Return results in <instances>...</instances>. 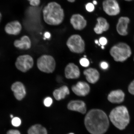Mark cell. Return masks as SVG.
Here are the masks:
<instances>
[{
    "instance_id": "cell-9",
    "label": "cell",
    "mask_w": 134,
    "mask_h": 134,
    "mask_svg": "<svg viewBox=\"0 0 134 134\" xmlns=\"http://www.w3.org/2000/svg\"><path fill=\"white\" fill-rule=\"evenodd\" d=\"M71 89L73 93L79 96L84 97L87 95L90 91V87L87 82L83 81L78 82L73 85Z\"/></svg>"
},
{
    "instance_id": "cell-21",
    "label": "cell",
    "mask_w": 134,
    "mask_h": 134,
    "mask_svg": "<svg viewBox=\"0 0 134 134\" xmlns=\"http://www.w3.org/2000/svg\"><path fill=\"white\" fill-rule=\"evenodd\" d=\"M28 134H47L46 129L41 125L35 124L31 126L28 129Z\"/></svg>"
},
{
    "instance_id": "cell-18",
    "label": "cell",
    "mask_w": 134,
    "mask_h": 134,
    "mask_svg": "<svg viewBox=\"0 0 134 134\" xmlns=\"http://www.w3.org/2000/svg\"><path fill=\"white\" fill-rule=\"evenodd\" d=\"M97 23L94 28V30L97 34H100L107 31L109 29L110 25L105 18L99 17L97 19Z\"/></svg>"
},
{
    "instance_id": "cell-34",
    "label": "cell",
    "mask_w": 134,
    "mask_h": 134,
    "mask_svg": "<svg viewBox=\"0 0 134 134\" xmlns=\"http://www.w3.org/2000/svg\"><path fill=\"white\" fill-rule=\"evenodd\" d=\"M70 3H73L75 1V0H67Z\"/></svg>"
},
{
    "instance_id": "cell-31",
    "label": "cell",
    "mask_w": 134,
    "mask_h": 134,
    "mask_svg": "<svg viewBox=\"0 0 134 134\" xmlns=\"http://www.w3.org/2000/svg\"><path fill=\"white\" fill-rule=\"evenodd\" d=\"M92 3L94 5H96L97 4V1L96 0H94L93 1Z\"/></svg>"
},
{
    "instance_id": "cell-29",
    "label": "cell",
    "mask_w": 134,
    "mask_h": 134,
    "mask_svg": "<svg viewBox=\"0 0 134 134\" xmlns=\"http://www.w3.org/2000/svg\"><path fill=\"white\" fill-rule=\"evenodd\" d=\"M30 2V4L33 6H38L40 3V0H28Z\"/></svg>"
},
{
    "instance_id": "cell-26",
    "label": "cell",
    "mask_w": 134,
    "mask_h": 134,
    "mask_svg": "<svg viewBox=\"0 0 134 134\" xmlns=\"http://www.w3.org/2000/svg\"><path fill=\"white\" fill-rule=\"evenodd\" d=\"M53 102L52 99L50 97H47L45 98L44 100V105L46 107L50 106Z\"/></svg>"
},
{
    "instance_id": "cell-32",
    "label": "cell",
    "mask_w": 134,
    "mask_h": 134,
    "mask_svg": "<svg viewBox=\"0 0 134 134\" xmlns=\"http://www.w3.org/2000/svg\"><path fill=\"white\" fill-rule=\"evenodd\" d=\"M95 42L96 44H98L99 46H100V44L99 43V41L97 40H96L95 41Z\"/></svg>"
},
{
    "instance_id": "cell-22",
    "label": "cell",
    "mask_w": 134,
    "mask_h": 134,
    "mask_svg": "<svg viewBox=\"0 0 134 134\" xmlns=\"http://www.w3.org/2000/svg\"><path fill=\"white\" fill-rule=\"evenodd\" d=\"M80 64L82 67H87L89 65L90 62L85 57L81 58L79 61Z\"/></svg>"
},
{
    "instance_id": "cell-14",
    "label": "cell",
    "mask_w": 134,
    "mask_h": 134,
    "mask_svg": "<svg viewBox=\"0 0 134 134\" xmlns=\"http://www.w3.org/2000/svg\"><path fill=\"white\" fill-rule=\"evenodd\" d=\"M65 75L68 79H77L80 75V71L78 67L74 63H70L68 64L65 69Z\"/></svg>"
},
{
    "instance_id": "cell-33",
    "label": "cell",
    "mask_w": 134,
    "mask_h": 134,
    "mask_svg": "<svg viewBox=\"0 0 134 134\" xmlns=\"http://www.w3.org/2000/svg\"><path fill=\"white\" fill-rule=\"evenodd\" d=\"M46 37H50V34L49 33H46Z\"/></svg>"
},
{
    "instance_id": "cell-1",
    "label": "cell",
    "mask_w": 134,
    "mask_h": 134,
    "mask_svg": "<svg viewBox=\"0 0 134 134\" xmlns=\"http://www.w3.org/2000/svg\"><path fill=\"white\" fill-rule=\"evenodd\" d=\"M110 122L108 115L103 110L93 109L86 114L84 124L91 134H104L109 128Z\"/></svg>"
},
{
    "instance_id": "cell-17",
    "label": "cell",
    "mask_w": 134,
    "mask_h": 134,
    "mask_svg": "<svg viewBox=\"0 0 134 134\" xmlns=\"http://www.w3.org/2000/svg\"><path fill=\"white\" fill-rule=\"evenodd\" d=\"M14 46L16 48L22 50H27L31 47L32 42L29 37L27 35L21 37L20 39L15 40L13 43Z\"/></svg>"
},
{
    "instance_id": "cell-7",
    "label": "cell",
    "mask_w": 134,
    "mask_h": 134,
    "mask_svg": "<svg viewBox=\"0 0 134 134\" xmlns=\"http://www.w3.org/2000/svg\"><path fill=\"white\" fill-rule=\"evenodd\" d=\"M34 64L33 58L29 54H24L18 56L15 63L16 68L19 70L25 72L31 68Z\"/></svg>"
},
{
    "instance_id": "cell-40",
    "label": "cell",
    "mask_w": 134,
    "mask_h": 134,
    "mask_svg": "<svg viewBox=\"0 0 134 134\" xmlns=\"http://www.w3.org/2000/svg\"><path fill=\"white\" fill-rule=\"evenodd\" d=\"M133 60H134V58H133Z\"/></svg>"
},
{
    "instance_id": "cell-13",
    "label": "cell",
    "mask_w": 134,
    "mask_h": 134,
    "mask_svg": "<svg viewBox=\"0 0 134 134\" xmlns=\"http://www.w3.org/2000/svg\"><path fill=\"white\" fill-rule=\"evenodd\" d=\"M4 29L7 34L16 35L20 33L22 29V26L18 21L15 20L7 23L4 26Z\"/></svg>"
},
{
    "instance_id": "cell-39",
    "label": "cell",
    "mask_w": 134,
    "mask_h": 134,
    "mask_svg": "<svg viewBox=\"0 0 134 134\" xmlns=\"http://www.w3.org/2000/svg\"><path fill=\"white\" fill-rule=\"evenodd\" d=\"M68 134H74L72 133H70Z\"/></svg>"
},
{
    "instance_id": "cell-8",
    "label": "cell",
    "mask_w": 134,
    "mask_h": 134,
    "mask_svg": "<svg viewBox=\"0 0 134 134\" xmlns=\"http://www.w3.org/2000/svg\"><path fill=\"white\" fill-rule=\"evenodd\" d=\"M102 5L104 11L109 16H115L120 12V7L117 0H104Z\"/></svg>"
},
{
    "instance_id": "cell-5",
    "label": "cell",
    "mask_w": 134,
    "mask_h": 134,
    "mask_svg": "<svg viewBox=\"0 0 134 134\" xmlns=\"http://www.w3.org/2000/svg\"><path fill=\"white\" fill-rule=\"evenodd\" d=\"M37 66L41 71L48 73L54 70L56 63L54 58L51 55L43 54L38 57L37 60Z\"/></svg>"
},
{
    "instance_id": "cell-35",
    "label": "cell",
    "mask_w": 134,
    "mask_h": 134,
    "mask_svg": "<svg viewBox=\"0 0 134 134\" xmlns=\"http://www.w3.org/2000/svg\"><path fill=\"white\" fill-rule=\"evenodd\" d=\"M124 0L126 1H132V0Z\"/></svg>"
},
{
    "instance_id": "cell-30",
    "label": "cell",
    "mask_w": 134,
    "mask_h": 134,
    "mask_svg": "<svg viewBox=\"0 0 134 134\" xmlns=\"http://www.w3.org/2000/svg\"><path fill=\"white\" fill-rule=\"evenodd\" d=\"M7 134H21L20 132L16 130H10L7 132Z\"/></svg>"
},
{
    "instance_id": "cell-12",
    "label": "cell",
    "mask_w": 134,
    "mask_h": 134,
    "mask_svg": "<svg viewBox=\"0 0 134 134\" xmlns=\"http://www.w3.org/2000/svg\"><path fill=\"white\" fill-rule=\"evenodd\" d=\"M130 22V19L128 17L122 16L119 18L116 25V29L119 35L125 36L128 34V25Z\"/></svg>"
},
{
    "instance_id": "cell-11",
    "label": "cell",
    "mask_w": 134,
    "mask_h": 134,
    "mask_svg": "<svg viewBox=\"0 0 134 134\" xmlns=\"http://www.w3.org/2000/svg\"><path fill=\"white\" fill-rule=\"evenodd\" d=\"M70 22L73 28L75 30L81 31L84 29L87 25L86 20L81 15L75 14L71 16Z\"/></svg>"
},
{
    "instance_id": "cell-20",
    "label": "cell",
    "mask_w": 134,
    "mask_h": 134,
    "mask_svg": "<svg viewBox=\"0 0 134 134\" xmlns=\"http://www.w3.org/2000/svg\"><path fill=\"white\" fill-rule=\"evenodd\" d=\"M70 92L68 87L66 85H63L55 90L53 92L55 99L57 100H60L65 98L69 94Z\"/></svg>"
},
{
    "instance_id": "cell-24",
    "label": "cell",
    "mask_w": 134,
    "mask_h": 134,
    "mask_svg": "<svg viewBox=\"0 0 134 134\" xmlns=\"http://www.w3.org/2000/svg\"><path fill=\"white\" fill-rule=\"evenodd\" d=\"M128 90L130 94L134 96V79L129 84L128 87Z\"/></svg>"
},
{
    "instance_id": "cell-6",
    "label": "cell",
    "mask_w": 134,
    "mask_h": 134,
    "mask_svg": "<svg viewBox=\"0 0 134 134\" xmlns=\"http://www.w3.org/2000/svg\"><path fill=\"white\" fill-rule=\"evenodd\" d=\"M66 45L70 51L73 53L81 54L85 50L84 41L78 34H74L70 36L67 40Z\"/></svg>"
},
{
    "instance_id": "cell-10",
    "label": "cell",
    "mask_w": 134,
    "mask_h": 134,
    "mask_svg": "<svg viewBox=\"0 0 134 134\" xmlns=\"http://www.w3.org/2000/svg\"><path fill=\"white\" fill-rule=\"evenodd\" d=\"M125 94L124 91L120 89L112 90L108 94L107 99L108 101L113 104H119L125 100Z\"/></svg>"
},
{
    "instance_id": "cell-15",
    "label": "cell",
    "mask_w": 134,
    "mask_h": 134,
    "mask_svg": "<svg viewBox=\"0 0 134 134\" xmlns=\"http://www.w3.org/2000/svg\"><path fill=\"white\" fill-rule=\"evenodd\" d=\"M67 107L69 110L77 111L82 114H85L87 111L85 103L81 100L70 101L68 103Z\"/></svg>"
},
{
    "instance_id": "cell-37",
    "label": "cell",
    "mask_w": 134,
    "mask_h": 134,
    "mask_svg": "<svg viewBox=\"0 0 134 134\" xmlns=\"http://www.w3.org/2000/svg\"><path fill=\"white\" fill-rule=\"evenodd\" d=\"M101 48L102 49H103L104 48V47L103 46H101Z\"/></svg>"
},
{
    "instance_id": "cell-19",
    "label": "cell",
    "mask_w": 134,
    "mask_h": 134,
    "mask_svg": "<svg viewBox=\"0 0 134 134\" xmlns=\"http://www.w3.org/2000/svg\"><path fill=\"white\" fill-rule=\"evenodd\" d=\"M83 73L87 81L91 84L95 83L100 79V73L95 68L90 67L86 69L84 71Z\"/></svg>"
},
{
    "instance_id": "cell-16",
    "label": "cell",
    "mask_w": 134,
    "mask_h": 134,
    "mask_svg": "<svg viewBox=\"0 0 134 134\" xmlns=\"http://www.w3.org/2000/svg\"><path fill=\"white\" fill-rule=\"evenodd\" d=\"M11 89L17 100H20L25 97L26 90L24 85L21 82L19 81L14 82L12 85Z\"/></svg>"
},
{
    "instance_id": "cell-36",
    "label": "cell",
    "mask_w": 134,
    "mask_h": 134,
    "mask_svg": "<svg viewBox=\"0 0 134 134\" xmlns=\"http://www.w3.org/2000/svg\"><path fill=\"white\" fill-rule=\"evenodd\" d=\"M10 116L11 118H13V115H12V114L10 115Z\"/></svg>"
},
{
    "instance_id": "cell-27",
    "label": "cell",
    "mask_w": 134,
    "mask_h": 134,
    "mask_svg": "<svg viewBox=\"0 0 134 134\" xmlns=\"http://www.w3.org/2000/svg\"><path fill=\"white\" fill-rule=\"evenodd\" d=\"M99 43L101 46L106 45L107 43V40L105 37H102L100 38L99 40Z\"/></svg>"
},
{
    "instance_id": "cell-38",
    "label": "cell",
    "mask_w": 134,
    "mask_h": 134,
    "mask_svg": "<svg viewBox=\"0 0 134 134\" xmlns=\"http://www.w3.org/2000/svg\"><path fill=\"white\" fill-rule=\"evenodd\" d=\"M1 13H0V21H1Z\"/></svg>"
},
{
    "instance_id": "cell-4",
    "label": "cell",
    "mask_w": 134,
    "mask_h": 134,
    "mask_svg": "<svg viewBox=\"0 0 134 134\" xmlns=\"http://www.w3.org/2000/svg\"><path fill=\"white\" fill-rule=\"evenodd\" d=\"M109 53L115 61L123 63L131 57L132 52L131 49L128 44L121 42L112 46L109 50Z\"/></svg>"
},
{
    "instance_id": "cell-28",
    "label": "cell",
    "mask_w": 134,
    "mask_h": 134,
    "mask_svg": "<svg viewBox=\"0 0 134 134\" xmlns=\"http://www.w3.org/2000/svg\"><path fill=\"white\" fill-rule=\"evenodd\" d=\"M101 68L103 70H106L108 68L109 65L108 63L105 61L101 62L100 64Z\"/></svg>"
},
{
    "instance_id": "cell-23",
    "label": "cell",
    "mask_w": 134,
    "mask_h": 134,
    "mask_svg": "<svg viewBox=\"0 0 134 134\" xmlns=\"http://www.w3.org/2000/svg\"><path fill=\"white\" fill-rule=\"evenodd\" d=\"M11 123L13 126L15 127H18L21 125V121L19 118L15 117L12 118Z\"/></svg>"
},
{
    "instance_id": "cell-25",
    "label": "cell",
    "mask_w": 134,
    "mask_h": 134,
    "mask_svg": "<svg viewBox=\"0 0 134 134\" xmlns=\"http://www.w3.org/2000/svg\"><path fill=\"white\" fill-rule=\"evenodd\" d=\"M85 8L86 10L89 12L93 11L95 9V5L92 3H87L85 5Z\"/></svg>"
},
{
    "instance_id": "cell-41",
    "label": "cell",
    "mask_w": 134,
    "mask_h": 134,
    "mask_svg": "<svg viewBox=\"0 0 134 134\" xmlns=\"http://www.w3.org/2000/svg\"></svg>"
},
{
    "instance_id": "cell-2",
    "label": "cell",
    "mask_w": 134,
    "mask_h": 134,
    "mask_svg": "<svg viewBox=\"0 0 134 134\" xmlns=\"http://www.w3.org/2000/svg\"><path fill=\"white\" fill-rule=\"evenodd\" d=\"M42 13L45 22L51 26L60 25L64 18L63 9L59 4L55 1L50 2L45 6L43 9Z\"/></svg>"
},
{
    "instance_id": "cell-3",
    "label": "cell",
    "mask_w": 134,
    "mask_h": 134,
    "mask_svg": "<svg viewBox=\"0 0 134 134\" xmlns=\"http://www.w3.org/2000/svg\"><path fill=\"white\" fill-rule=\"evenodd\" d=\"M108 116L110 123L119 130H125L130 122L129 111L127 107L123 105H118L113 108Z\"/></svg>"
}]
</instances>
